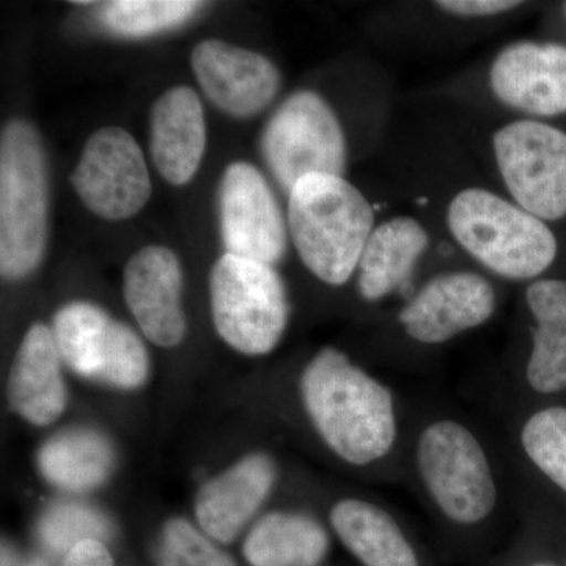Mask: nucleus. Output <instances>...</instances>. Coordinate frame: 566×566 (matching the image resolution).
<instances>
[{
	"label": "nucleus",
	"mask_w": 566,
	"mask_h": 566,
	"mask_svg": "<svg viewBox=\"0 0 566 566\" xmlns=\"http://www.w3.org/2000/svg\"><path fill=\"white\" fill-rule=\"evenodd\" d=\"M300 387L316 433L340 460L360 468L389 455L397 441L389 387L331 346L312 357Z\"/></svg>",
	"instance_id": "f257e3e1"
},
{
	"label": "nucleus",
	"mask_w": 566,
	"mask_h": 566,
	"mask_svg": "<svg viewBox=\"0 0 566 566\" xmlns=\"http://www.w3.org/2000/svg\"><path fill=\"white\" fill-rule=\"evenodd\" d=\"M286 222L305 268L327 285L340 286L359 268L375 211L345 177L314 174L289 192Z\"/></svg>",
	"instance_id": "f03ea898"
},
{
	"label": "nucleus",
	"mask_w": 566,
	"mask_h": 566,
	"mask_svg": "<svg viewBox=\"0 0 566 566\" xmlns=\"http://www.w3.org/2000/svg\"><path fill=\"white\" fill-rule=\"evenodd\" d=\"M50 219V172L39 129L25 118L0 136V273L21 281L43 262Z\"/></svg>",
	"instance_id": "7ed1b4c3"
},
{
	"label": "nucleus",
	"mask_w": 566,
	"mask_h": 566,
	"mask_svg": "<svg viewBox=\"0 0 566 566\" xmlns=\"http://www.w3.org/2000/svg\"><path fill=\"white\" fill-rule=\"evenodd\" d=\"M447 226L472 259L504 279L531 281L557 256L545 221L486 189L458 192L447 208Z\"/></svg>",
	"instance_id": "20e7f679"
},
{
	"label": "nucleus",
	"mask_w": 566,
	"mask_h": 566,
	"mask_svg": "<svg viewBox=\"0 0 566 566\" xmlns=\"http://www.w3.org/2000/svg\"><path fill=\"white\" fill-rule=\"evenodd\" d=\"M210 303L216 333L234 352L263 356L281 344L290 304L273 264L223 253L211 268Z\"/></svg>",
	"instance_id": "39448f33"
},
{
	"label": "nucleus",
	"mask_w": 566,
	"mask_h": 566,
	"mask_svg": "<svg viewBox=\"0 0 566 566\" xmlns=\"http://www.w3.org/2000/svg\"><path fill=\"white\" fill-rule=\"evenodd\" d=\"M417 469L442 515L463 526L486 520L497 486L476 436L455 420L428 424L417 441Z\"/></svg>",
	"instance_id": "423d86ee"
},
{
	"label": "nucleus",
	"mask_w": 566,
	"mask_h": 566,
	"mask_svg": "<svg viewBox=\"0 0 566 566\" xmlns=\"http://www.w3.org/2000/svg\"><path fill=\"white\" fill-rule=\"evenodd\" d=\"M260 150L286 192L307 175L345 177L344 128L329 103L316 92H294L274 111L264 125Z\"/></svg>",
	"instance_id": "0eeeda50"
},
{
	"label": "nucleus",
	"mask_w": 566,
	"mask_h": 566,
	"mask_svg": "<svg viewBox=\"0 0 566 566\" xmlns=\"http://www.w3.org/2000/svg\"><path fill=\"white\" fill-rule=\"evenodd\" d=\"M52 334L63 363L74 374L123 390L147 381L150 359L144 342L99 305L87 301L63 305L54 316Z\"/></svg>",
	"instance_id": "6e6552de"
},
{
	"label": "nucleus",
	"mask_w": 566,
	"mask_h": 566,
	"mask_svg": "<svg viewBox=\"0 0 566 566\" xmlns=\"http://www.w3.org/2000/svg\"><path fill=\"white\" fill-rule=\"evenodd\" d=\"M495 163L510 196L542 221L566 216V133L547 123H509L493 137Z\"/></svg>",
	"instance_id": "1a4fd4ad"
},
{
	"label": "nucleus",
	"mask_w": 566,
	"mask_h": 566,
	"mask_svg": "<svg viewBox=\"0 0 566 566\" xmlns=\"http://www.w3.org/2000/svg\"><path fill=\"white\" fill-rule=\"evenodd\" d=\"M70 182L85 208L106 221L133 218L144 210L153 191L140 145L117 126L88 137Z\"/></svg>",
	"instance_id": "9d476101"
},
{
	"label": "nucleus",
	"mask_w": 566,
	"mask_h": 566,
	"mask_svg": "<svg viewBox=\"0 0 566 566\" xmlns=\"http://www.w3.org/2000/svg\"><path fill=\"white\" fill-rule=\"evenodd\" d=\"M218 210L226 253L273 266L282 262L289 249V222L255 166L234 161L223 170Z\"/></svg>",
	"instance_id": "9b49d317"
},
{
	"label": "nucleus",
	"mask_w": 566,
	"mask_h": 566,
	"mask_svg": "<svg viewBox=\"0 0 566 566\" xmlns=\"http://www.w3.org/2000/svg\"><path fill=\"white\" fill-rule=\"evenodd\" d=\"M193 76L223 114L251 118L274 102L281 71L266 55L222 40H203L192 50Z\"/></svg>",
	"instance_id": "f8f14e48"
},
{
	"label": "nucleus",
	"mask_w": 566,
	"mask_h": 566,
	"mask_svg": "<svg viewBox=\"0 0 566 566\" xmlns=\"http://www.w3.org/2000/svg\"><path fill=\"white\" fill-rule=\"evenodd\" d=\"M497 296L483 275L453 271L436 275L401 308L398 322L412 340L441 345L490 322Z\"/></svg>",
	"instance_id": "ddd939ff"
},
{
	"label": "nucleus",
	"mask_w": 566,
	"mask_h": 566,
	"mask_svg": "<svg viewBox=\"0 0 566 566\" xmlns=\"http://www.w3.org/2000/svg\"><path fill=\"white\" fill-rule=\"evenodd\" d=\"M180 259L166 245H145L123 271V296L140 333L153 345L174 348L185 340Z\"/></svg>",
	"instance_id": "4468645a"
},
{
	"label": "nucleus",
	"mask_w": 566,
	"mask_h": 566,
	"mask_svg": "<svg viewBox=\"0 0 566 566\" xmlns=\"http://www.w3.org/2000/svg\"><path fill=\"white\" fill-rule=\"evenodd\" d=\"M495 98L512 109L556 117L566 114V46L516 41L495 55L490 70Z\"/></svg>",
	"instance_id": "2eb2a0df"
},
{
	"label": "nucleus",
	"mask_w": 566,
	"mask_h": 566,
	"mask_svg": "<svg viewBox=\"0 0 566 566\" xmlns=\"http://www.w3.org/2000/svg\"><path fill=\"white\" fill-rule=\"evenodd\" d=\"M277 469L273 458L252 453L205 483L196 495V517L205 534L229 545L251 523L273 491Z\"/></svg>",
	"instance_id": "dca6fc26"
},
{
	"label": "nucleus",
	"mask_w": 566,
	"mask_h": 566,
	"mask_svg": "<svg viewBox=\"0 0 566 566\" xmlns=\"http://www.w3.org/2000/svg\"><path fill=\"white\" fill-rule=\"evenodd\" d=\"M207 150V122L199 95L188 85L169 88L150 114V155L159 175L185 186L199 172Z\"/></svg>",
	"instance_id": "f3484780"
},
{
	"label": "nucleus",
	"mask_w": 566,
	"mask_h": 566,
	"mask_svg": "<svg viewBox=\"0 0 566 566\" xmlns=\"http://www.w3.org/2000/svg\"><path fill=\"white\" fill-rule=\"evenodd\" d=\"M62 357L46 324L29 327L14 354L9 376L11 409L29 423H54L66 408Z\"/></svg>",
	"instance_id": "a211bd4d"
},
{
	"label": "nucleus",
	"mask_w": 566,
	"mask_h": 566,
	"mask_svg": "<svg viewBox=\"0 0 566 566\" xmlns=\"http://www.w3.org/2000/svg\"><path fill=\"white\" fill-rule=\"evenodd\" d=\"M430 245L427 229L408 216L376 227L359 263V293L376 303L403 286Z\"/></svg>",
	"instance_id": "6ab92c4d"
},
{
	"label": "nucleus",
	"mask_w": 566,
	"mask_h": 566,
	"mask_svg": "<svg viewBox=\"0 0 566 566\" xmlns=\"http://www.w3.org/2000/svg\"><path fill=\"white\" fill-rule=\"evenodd\" d=\"M528 311L535 319L526 378L535 392L566 390V281L542 279L527 286Z\"/></svg>",
	"instance_id": "aec40b11"
},
{
	"label": "nucleus",
	"mask_w": 566,
	"mask_h": 566,
	"mask_svg": "<svg viewBox=\"0 0 566 566\" xmlns=\"http://www.w3.org/2000/svg\"><path fill=\"white\" fill-rule=\"evenodd\" d=\"M331 524L364 566H420L403 531L381 506L363 499H344L331 510Z\"/></svg>",
	"instance_id": "412c9836"
},
{
	"label": "nucleus",
	"mask_w": 566,
	"mask_h": 566,
	"mask_svg": "<svg viewBox=\"0 0 566 566\" xmlns=\"http://www.w3.org/2000/svg\"><path fill=\"white\" fill-rule=\"evenodd\" d=\"M329 553L326 528L304 513L274 512L249 532L243 546L252 566H319Z\"/></svg>",
	"instance_id": "4be33fe9"
},
{
	"label": "nucleus",
	"mask_w": 566,
	"mask_h": 566,
	"mask_svg": "<svg viewBox=\"0 0 566 566\" xmlns=\"http://www.w3.org/2000/svg\"><path fill=\"white\" fill-rule=\"evenodd\" d=\"M39 465L52 485L85 493L106 482L114 465V452L107 439L95 431H63L41 447Z\"/></svg>",
	"instance_id": "5701e85b"
},
{
	"label": "nucleus",
	"mask_w": 566,
	"mask_h": 566,
	"mask_svg": "<svg viewBox=\"0 0 566 566\" xmlns=\"http://www.w3.org/2000/svg\"><path fill=\"white\" fill-rule=\"evenodd\" d=\"M203 2L192 0H114L103 3L104 28L123 39H147L186 24Z\"/></svg>",
	"instance_id": "b1692460"
},
{
	"label": "nucleus",
	"mask_w": 566,
	"mask_h": 566,
	"mask_svg": "<svg viewBox=\"0 0 566 566\" xmlns=\"http://www.w3.org/2000/svg\"><path fill=\"white\" fill-rule=\"evenodd\" d=\"M524 452L554 483L566 493V408L551 406L528 417L521 430Z\"/></svg>",
	"instance_id": "393cba45"
},
{
	"label": "nucleus",
	"mask_w": 566,
	"mask_h": 566,
	"mask_svg": "<svg viewBox=\"0 0 566 566\" xmlns=\"http://www.w3.org/2000/svg\"><path fill=\"white\" fill-rule=\"evenodd\" d=\"M158 566H238L202 528L182 517L167 521L158 543Z\"/></svg>",
	"instance_id": "a878e982"
},
{
	"label": "nucleus",
	"mask_w": 566,
	"mask_h": 566,
	"mask_svg": "<svg viewBox=\"0 0 566 566\" xmlns=\"http://www.w3.org/2000/svg\"><path fill=\"white\" fill-rule=\"evenodd\" d=\"M106 534L103 517L80 505L55 506L41 523L44 542L54 549L66 553L85 539H102Z\"/></svg>",
	"instance_id": "bb28decb"
},
{
	"label": "nucleus",
	"mask_w": 566,
	"mask_h": 566,
	"mask_svg": "<svg viewBox=\"0 0 566 566\" xmlns=\"http://www.w3.org/2000/svg\"><path fill=\"white\" fill-rule=\"evenodd\" d=\"M434 6L457 17L482 18L515 10L523 3L513 0H439Z\"/></svg>",
	"instance_id": "cd10ccee"
},
{
	"label": "nucleus",
	"mask_w": 566,
	"mask_h": 566,
	"mask_svg": "<svg viewBox=\"0 0 566 566\" xmlns=\"http://www.w3.org/2000/svg\"><path fill=\"white\" fill-rule=\"evenodd\" d=\"M62 566H115V562L102 539H85L65 554Z\"/></svg>",
	"instance_id": "c85d7f7f"
},
{
	"label": "nucleus",
	"mask_w": 566,
	"mask_h": 566,
	"mask_svg": "<svg viewBox=\"0 0 566 566\" xmlns=\"http://www.w3.org/2000/svg\"><path fill=\"white\" fill-rule=\"evenodd\" d=\"M2 566H11V560L9 554H7V551L3 549L2 553Z\"/></svg>",
	"instance_id": "c756f323"
},
{
	"label": "nucleus",
	"mask_w": 566,
	"mask_h": 566,
	"mask_svg": "<svg viewBox=\"0 0 566 566\" xmlns=\"http://www.w3.org/2000/svg\"><path fill=\"white\" fill-rule=\"evenodd\" d=\"M528 566H556V565H551V564H534V565H528Z\"/></svg>",
	"instance_id": "7c9ffc66"
},
{
	"label": "nucleus",
	"mask_w": 566,
	"mask_h": 566,
	"mask_svg": "<svg viewBox=\"0 0 566 566\" xmlns=\"http://www.w3.org/2000/svg\"><path fill=\"white\" fill-rule=\"evenodd\" d=\"M565 11H566V7H565Z\"/></svg>",
	"instance_id": "2f4dec72"
}]
</instances>
